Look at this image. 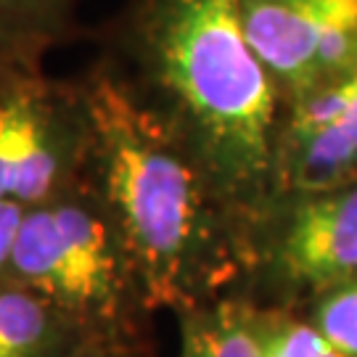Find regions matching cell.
Returning <instances> with one entry per match:
<instances>
[{"label":"cell","instance_id":"8fae6325","mask_svg":"<svg viewBox=\"0 0 357 357\" xmlns=\"http://www.w3.org/2000/svg\"><path fill=\"white\" fill-rule=\"evenodd\" d=\"M257 310L262 357H342L299 310Z\"/></svg>","mask_w":357,"mask_h":357},{"label":"cell","instance_id":"7a4b0ae2","mask_svg":"<svg viewBox=\"0 0 357 357\" xmlns=\"http://www.w3.org/2000/svg\"><path fill=\"white\" fill-rule=\"evenodd\" d=\"M82 85L93 116L88 172L138 262L153 312L178 315L230 294L241 273L238 217L103 59Z\"/></svg>","mask_w":357,"mask_h":357},{"label":"cell","instance_id":"4fadbf2b","mask_svg":"<svg viewBox=\"0 0 357 357\" xmlns=\"http://www.w3.org/2000/svg\"><path fill=\"white\" fill-rule=\"evenodd\" d=\"M22 217H24V209L0 204V281L11 278V257L19 228H22Z\"/></svg>","mask_w":357,"mask_h":357},{"label":"cell","instance_id":"8992f818","mask_svg":"<svg viewBox=\"0 0 357 357\" xmlns=\"http://www.w3.org/2000/svg\"><path fill=\"white\" fill-rule=\"evenodd\" d=\"M241 22L281 103L357 66V0H241Z\"/></svg>","mask_w":357,"mask_h":357},{"label":"cell","instance_id":"30bf717a","mask_svg":"<svg viewBox=\"0 0 357 357\" xmlns=\"http://www.w3.org/2000/svg\"><path fill=\"white\" fill-rule=\"evenodd\" d=\"M175 357H262L257 336V310L236 294L175 315Z\"/></svg>","mask_w":357,"mask_h":357},{"label":"cell","instance_id":"3957f363","mask_svg":"<svg viewBox=\"0 0 357 357\" xmlns=\"http://www.w3.org/2000/svg\"><path fill=\"white\" fill-rule=\"evenodd\" d=\"M11 278L59 307L96 347L153 357L156 312L122 228L90 172L24 212Z\"/></svg>","mask_w":357,"mask_h":357},{"label":"cell","instance_id":"5bb4252c","mask_svg":"<svg viewBox=\"0 0 357 357\" xmlns=\"http://www.w3.org/2000/svg\"><path fill=\"white\" fill-rule=\"evenodd\" d=\"M43 69H29V66H22V64H13L8 59H0V98L13 90L19 82H24L29 75H38Z\"/></svg>","mask_w":357,"mask_h":357},{"label":"cell","instance_id":"ba28073f","mask_svg":"<svg viewBox=\"0 0 357 357\" xmlns=\"http://www.w3.org/2000/svg\"><path fill=\"white\" fill-rule=\"evenodd\" d=\"M90 347L82 328L48 299L13 278L0 281V357H79Z\"/></svg>","mask_w":357,"mask_h":357},{"label":"cell","instance_id":"5b68a950","mask_svg":"<svg viewBox=\"0 0 357 357\" xmlns=\"http://www.w3.org/2000/svg\"><path fill=\"white\" fill-rule=\"evenodd\" d=\"M93 116L82 77L29 75L0 98V204L32 209L90 169Z\"/></svg>","mask_w":357,"mask_h":357},{"label":"cell","instance_id":"6da1fadb","mask_svg":"<svg viewBox=\"0 0 357 357\" xmlns=\"http://www.w3.org/2000/svg\"><path fill=\"white\" fill-rule=\"evenodd\" d=\"M101 40L103 61L241 222L273 191L281 109L246 40L241 0H122Z\"/></svg>","mask_w":357,"mask_h":357},{"label":"cell","instance_id":"9a60e30c","mask_svg":"<svg viewBox=\"0 0 357 357\" xmlns=\"http://www.w3.org/2000/svg\"><path fill=\"white\" fill-rule=\"evenodd\" d=\"M79 357H146V355H122V352H109V349H101V347H90Z\"/></svg>","mask_w":357,"mask_h":357},{"label":"cell","instance_id":"52a82bcc","mask_svg":"<svg viewBox=\"0 0 357 357\" xmlns=\"http://www.w3.org/2000/svg\"><path fill=\"white\" fill-rule=\"evenodd\" d=\"M357 180V66L281 103L273 135L275 188H331Z\"/></svg>","mask_w":357,"mask_h":357},{"label":"cell","instance_id":"7c38bea8","mask_svg":"<svg viewBox=\"0 0 357 357\" xmlns=\"http://www.w3.org/2000/svg\"><path fill=\"white\" fill-rule=\"evenodd\" d=\"M299 312L342 357H357V273L315 294Z\"/></svg>","mask_w":357,"mask_h":357},{"label":"cell","instance_id":"9c48e42d","mask_svg":"<svg viewBox=\"0 0 357 357\" xmlns=\"http://www.w3.org/2000/svg\"><path fill=\"white\" fill-rule=\"evenodd\" d=\"M82 0H0V59L43 69L45 56L79 38Z\"/></svg>","mask_w":357,"mask_h":357},{"label":"cell","instance_id":"277c9868","mask_svg":"<svg viewBox=\"0 0 357 357\" xmlns=\"http://www.w3.org/2000/svg\"><path fill=\"white\" fill-rule=\"evenodd\" d=\"M238 255L230 294L262 310H302L357 273V180L270 191L238 222Z\"/></svg>","mask_w":357,"mask_h":357}]
</instances>
